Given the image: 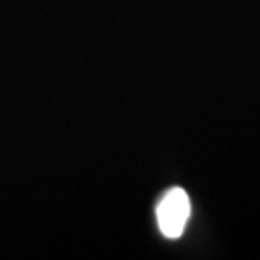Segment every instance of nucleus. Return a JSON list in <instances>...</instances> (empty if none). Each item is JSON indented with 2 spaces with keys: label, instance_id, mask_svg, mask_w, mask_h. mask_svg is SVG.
Returning a JSON list of instances; mask_svg holds the SVG:
<instances>
[{
  "label": "nucleus",
  "instance_id": "obj_1",
  "mask_svg": "<svg viewBox=\"0 0 260 260\" xmlns=\"http://www.w3.org/2000/svg\"><path fill=\"white\" fill-rule=\"evenodd\" d=\"M191 216V201L181 187H172L156 205V222L164 237L179 239Z\"/></svg>",
  "mask_w": 260,
  "mask_h": 260
}]
</instances>
